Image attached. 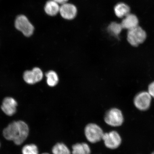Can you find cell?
Returning a JSON list of instances; mask_svg holds the SVG:
<instances>
[{
  "mask_svg": "<svg viewBox=\"0 0 154 154\" xmlns=\"http://www.w3.org/2000/svg\"><path fill=\"white\" fill-rule=\"evenodd\" d=\"M29 134L28 125L22 121L11 122L3 131V136L5 139L12 140L17 145L23 143L28 137Z\"/></svg>",
  "mask_w": 154,
  "mask_h": 154,
  "instance_id": "cell-1",
  "label": "cell"
},
{
  "mask_svg": "<svg viewBox=\"0 0 154 154\" xmlns=\"http://www.w3.org/2000/svg\"><path fill=\"white\" fill-rule=\"evenodd\" d=\"M146 38V32L139 26L128 30L127 34V40L131 45L134 47L143 43Z\"/></svg>",
  "mask_w": 154,
  "mask_h": 154,
  "instance_id": "cell-2",
  "label": "cell"
},
{
  "mask_svg": "<svg viewBox=\"0 0 154 154\" xmlns=\"http://www.w3.org/2000/svg\"><path fill=\"white\" fill-rule=\"evenodd\" d=\"M84 132L88 141L94 143L100 141L104 134L100 127L93 123L87 125Z\"/></svg>",
  "mask_w": 154,
  "mask_h": 154,
  "instance_id": "cell-3",
  "label": "cell"
},
{
  "mask_svg": "<svg viewBox=\"0 0 154 154\" xmlns=\"http://www.w3.org/2000/svg\"><path fill=\"white\" fill-rule=\"evenodd\" d=\"M106 124L109 126L117 127L120 126L124 122L123 113L120 109H111L107 112L104 117Z\"/></svg>",
  "mask_w": 154,
  "mask_h": 154,
  "instance_id": "cell-4",
  "label": "cell"
},
{
  "mask_svg": "<svg viewBox=\"0 0 154 154\" xmlns=\"http://www.w3.org/2000/svg\"><path fill=\"white\" fill-rule=\"evenodd\" d=\"M15 28L22 32L25 36H30L33 33L34 27L26 16L19 15L15 21Z\"/></svg>",
  "mask_w": 154,
  "mask_h": 154,
  "instance_id": "cell-5",
  "label": "cell"
},
{
  "mask_svg": "<svg viewBox=\"0 0 154 154\" xmlns=\"http://www.w3.org/2000/svg\"><path fill=\"white\" fill-rule=\"evenodd\" d=\"M106 147L114 149L118 148L122 143V138L119 133L113 131L104 134L103 139Z\"/></svg>",
  "mask_w": 154,
  "mask_h": 154,
  "instance_id": "cell-6",
  "label": "cell"
},
{
  "mask_svg": "<svg viewBox=\"0 0 154 154\" xmlns=\"http://www.w3.org/2000/svg\"><path fill=\"white\" fill-rule=\"evenodd\" d=\"M152 97L149 92L142 91L135 97L134 104L137 109L141 111H145L149 109L151 106Z\"/></svg>",
  "mask_w": 154,
  "mask_h": 154,
  "instance_id": "cell-7",
  "label": "cell"
},
{
  "mask_svg": "<svg viewBox=\"0 0 154 154\" xmlns=\"http://www.w3.org/2000/svg\"><path fill=\"white\" fill-rule=\"evenodd\" d=\"M77 8L72 4L66 3L60 6L59 13L63 18L67 20L74 19L77 14Z\"/></svg>",
  "mask_w": 154,
  "mask_h": 154,
  "instance_id": "cell-8",
  "label": "cell"
},
{
  "mask_svg": "<svg viewBox=\"0 0 154 154\" xmlns=\"http://www.w3.org/2000/svg\"><path fill=\"white\" fill-rule=\"evenodd\" d=\"M17 103L12 97H7L4 99L1 106L2 110L8 116H11L16 112Z\"/></svg>",
  "mask_w": 154,
  "mask_h": 154,
  "instance_id": "cell-9",
  "label": "cell"
},
{
  "mask_svg": "<svg viewBox=\"0 0 154 154\" xmlns=\"http://www.w3.org/2000/svg\"><path fill=\"white\" fill-rule=\"evenodd\" d=\"M138 24L139 20L137 17L131 13L125 17L121 23L123 29H126L128 30L139 26Z\"/></svg>",
  "mask_w": 154,
  "mask_h": 154,
  "instance_id": "cell-10",
  "label": "cell"
},
{
  "mask_svg": "<svg viewBox=\"0 0 154 154\" xmlns=\"http://www.w3.org/2000/svg\"><path fill=\"white\" fill-rule=\"evenodd\" d=\"M60 6L53 0L48 1L44 7V10L47 14L51 16H55L59 13Z\"/></svg>",
  "mask_w": 154,
  "mask_h": 154,
  "instance_id": "cell-11",
  "label": "cell"
},
{
  "mask_svg": "<svg viewBox=\"0 0 154 154\" xmlns=\"http://www.w3.org/2000/svg\"><path fill=\"white\" fill-rule=\"evenodd\" d=\"M114 12L116 15L119 18H124L129 14L130 8L126 4L120 3L115 6Z\"/></svg>",
  "mask_w": 154,
  "mask_h": 154,
  "instance_id": "cell-12",
  "label": "cell"
},
{
  "mask_svg": "<svg viewBox=\"0 0 154 154\" xmlns=\"http://www.w3.org/2000/svg\"><path fill=\"white\" fill-rule=\"evenodd\" d=\"M72 154H90L91 149L85 143H77L72 146Z\"/></svg>",
  "mask_w": 154,
  "mask_h": 154,
  "instance_id": "cell-13",
  "label": "cell"
},
{
  "mask_svg": "<svg viewBox=\"0 0 154 154\" xmlns=\"http://www.w3.org/2000/svg\"><path fill=\"white\" fill-rule=\"evenodd\" d=\"M123 29L121 23L113 22L109 24L107 28L108 32L112 35L116 37H118Z\"/></svg>",
  "mask_w": 154,
  "mask_h": 154,
  "instance_id": "cell-14",
  "label": "cell"
},
{
  "mask_svg": "<svg viewBox=\"0 0 154 154\" xmlns=\"http://www.w3.org/2000/svg\"><path fill=\"white\" fill-rule=\"evenodd\" d=\"M53 154H71L70 149L64 144L57 143L54 146L52 149Z\"/></svg>",
  "mask_w": 154,
  "mask_h": 154,
  "instance_id": "cell-15",
  "label": "cell"
},
{
  "mask_svg": "<svg viewBox=\"0 0 154 154\" xmlns=\"http://www.w3.org/2000/svg\"><path fill=\"white\" fill-rule=\"evenodd\" d=\"M47 78V83L51 87L56 85L59 82V78L57 73L54 71H50L46 74Z\"/></svg>",
  "mask_w": 154,
  "mask_h": 154,
  "instance_id": "cell-16",
  "label": "cell"
},
{
  "mask_svg": "<svg viewBox=\"0 0 154 154\" xmlns=\"http://www.w3.org/2000/svg\"><path fill=\"white\" fill-rule=\"evenodd\" d=\"M22 153L23 154H38V151L35 144H28L23 147Z\"/></svg>",
  "mask_w": 154,
  "mask_h": 154,
  "instance_id": "cell-17",
  "label": "cell"
},
{
  "mask_svg": "<svg viewBox=\"0 0 154 154\" xmlns=\"http://www.w3.org/2000/svg\"><path fill=\"white\" fill-rule=\"evenodd\" d=\"M23 79L25 82L29 84L32 85L36 83L32 70L25 71L23 74Z\"/></svg>",
  "mask_w": 154,
  "mask_h": 154,
  "instance_id": "cell-18",
  "label": "cell"
},
{
  "mask_svg": "<svg viewBox=\"0 0 154 154\" xmlns=\"http://www.w3.org/2000/svg\"><path fill=\"white\" fill-rule=\"evenodd\" d=\"M36 83L41 81L43 78V74L41 69L38 67H34L32 70Z\"/></svg>",
  "mask_w": 154,
  "mask_h": 154,
  "instance_id": "cell-19",
  "label": "cell"
},
{
  "mask_svg": "<svg viewBox=\"0 0 154 154\" xmlns=\"http://www.w3.org/2000/svg\"><path fill=\"white\" fill-rule=\"evenodd\" d=\"M148 92L152 97L154 98V82L149 85Z\"/></svg>",
  "mask_w": 154,
  "mask_h": 154,
  "instance_id": "cell-20",
  "label": "cell"
},
{
  "mask_svg": "<svg viewBox=\"0 0 154 154\" xmlns=\"http://www.w3.org/2000/svg\"><path fill=\"white\" fill-rule=\"evenodd\" d=\"M59 5H62L67 3L69 0H53Z\"/></svg>",
  "mask_w": 154,
  "mask_h": 154,
  "instance_id": "cell-21",
  "label": "cell"
},
{
  "mask_svg": "<svg viewBox=\"0 0 154 154\" xmlns=\"http://www.w3.org/2000/svg\"><path fill=\"white\" fill-rule=\"evenodd\" d=\"M42 154H50L48 153H42Z\"/></svg>",
  "mask_w": 154,
  "mask_h": 154,
  "instance_id": "cell-22",
  "label": "cell"
},
{
  "mask_svg": "<svg viewBox=\"0 0 154 154\" xmlns=\"http://www.w3.org/2000/svg\"><path fill=\"white\" fill-rule=\"evenodd\" d=\"M151 154H154V151Z\"/></svg>",
  "mask_w": 154,
  "mask_h": 154,
  "instance_id": "cell-23",
  "label": "cell"
},
{
  "mask_svg": "<svg viewBox=\"0 0 154 154\" xmlns=\"http://www.w3.org/2000/svg\"><path fill=\"white\" fill-rule=\"evenodd\" d=\"M0 146H1V143H0Z\"/></svg>",
  "mask_w": 154,
  "mask_h": 154,
  "instance_id": "cell-24",
  "label": "cell"
}]
</instances>
